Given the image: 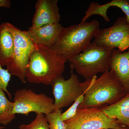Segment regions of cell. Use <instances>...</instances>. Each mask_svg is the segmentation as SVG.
I'll return each instance as SVG.
<instances>
[{
  "label": "cell",
  "mask_w": 129,
  "mask_h": 129,
  "mask_svg": "<svg viewBox=\"0 0 129 129\" xmlns=\"http://www.w3.org/2000/svg\"><path fill=\"white\" fill-rule=\"evenodd\" d=\"M81 86L84 98L78 109L101 108L116 103L127 94L119 81L108 70L99 78L86 79Z\"/></svg>",
  "instance_id": "cell-1"
},
{
  "label": "cell",
  "mask_w": 129,
  "mask_h": 129,
  "mask_svg": "<svg viewBox=\"0 0 129 129\" xmlns=\"http://www.w3.org/2000/svg\"><path fill=\"white\" fill-rule=\"evenodd\" d=\"M67 61L51 48L36 45L26 70V81L51 85L55 80L62 76Z\"/></svg>",
  "instance_id": "cell-2"
},
{
  "label": "cell",
  "mask_w": 129,
  "mask_h": 129,
  "mask_svg": "<svg viewBox=\"0 0 129 129\" xmlns=\"http://www.w3.org/2000/svg\"><path fill=\"white\" fill-rule=\"evenodd\" d=\"M99 22H81L68 27H63L55 44L51 48L68 60L79 54L90 45L99 28Z\"/></svg>",
  "instance_id": "cell-3"
},
{
  "label": "cell",
  "mask_w": 129,
  "mask_h": 129,
  "mask_svg": "<svg viewBox=\"0 0 129 129\" xmlns=\"http://www.w3.org/2000/svg\"><path fill=\"white\" fill-rule=\"evenodd\" d=\"M115 49H109L91 42L84 51L68 59L72 69L86 79L110 69V62Z\"/></svg>",
  "instance_id": "cell-4"
},
{
  "label": "cell",
  "mask_w": 129,
  "mask_h": 129,
  "mask_svg": "<svg viewBox=\"0 0 129 129\" xmlns=\"http://www.w3.org/2000/svg\"><path fill=\"white\" fill-rule=\"evenodd\" d=\"M14 42V51L11 62L7 69L12 75L17 77L23 84L26 83L25 73L31 53L36 45L25 30H22L12 24L6 22Z\"/></svg>",
  "instance_id": "cell-5"
},
{
  "label": "cell",
  "mask_w": 129,
  "mask_h": 129,
  "mask_svg": "<svg viewBox=\"0 0 129 129\" xmlns=\"http://www.w3.org/2000/svg\"><path fill=\"white\" fill-rule=\"evenodd\" d=\"M14 113L28 116L35 112L46 115L55 111L54 99L44 93L37 94L30 89L17 90L14 93Z\"/></svg>",
  "instance_id": "cell-6"
},
{
  "label": "cell",
  "mask_w": 129,
  "mask_h": 129,
  "mask_svg": "<svg viewBox=\"0 0 129 129\" xmlns=\"http://www.w3.org/2000/svg\"><path fill=\"white\" fill-rule=\"evenodd\" d=\"M64 122L67 129H120L125 127L116 119L109 117L101 108H96L78 109L75 115Z\"/></svg>",
  "instance_id": "cell-7"
},
{
  "label": "cell",
  "mask_w": 129,
  "mask_h": 129,
  "mask_svg": "<svg viewBox=\"0 0 129 129\" xmlns=\"http://www.w3.org/2000/svg\"><path fill=\"white\" fill-rule=\"evenodd\" d=\"M92 43L105 48L122 52L129 48V22L125 17H120L109 27L99 29Z\"/></svg>",
  "instance_id": "cell-8"
},
{
  "label": "cell",
  "mask_w": 129,
  "mask_h": 129,
  "mask_svg": "<svg viewBox=\"0 0 129 129\" xmlns=\"http://www.w3.org/2000/svg\"><path fill=\"white\" fill-rule=\"evenodd\" d=\"M71 69V76L69 79L65 80L61 76L51 84L54 98L55 110L70 106L83 93L78 76L74 74L73 69Z\"/></svg>",
  "instance_id": "cell-9"
},
{
  "label": "cell",
  "mask_w": 129,
  "mask_h": 129,
  "mask_svg": "<svg viewBox=\"0 0 129 129\" xmlns=\"http://www.w3.org/2000/svg\"><path fill=\"white\" fill-rule=\"evenodd\" d=\"M57 0H38L35 4V11L32 19L31 27L59 23L60 16Z\"/></svg>",
  "instance_id": "cell-10"
},
{
  "label": "cell",
  "mask_w": 129,
  "mask_h": 129,
  "mask_svg": "<svg viewBox=\"0 0 129 129\" xmlns=\"http://www.w3.org/2000/svg\"><path fill=\"white\" fill-rule=\"evenodd\" d=\"M63 28L60 23H54L36 28L30 27L26 31L36 45L51 48L57 41Z\"/></svg>",
  "instance_id": "cell-11"
},
{
  "label": "cell",
  "mask_w": 129,
  "mask_h": 129,
  "mask_svg": "<svg viewBox=\"0 0 129 129\" xmlns=\"http://www.w3.org/2000/svg\"><path fill=\"white\" fill-rule=\"evenodd\" d=\"M110 71L129 93V48L122 52L114 49L111 57Z\"/></svg>",
  "instance_id": "cell-12"
},
{
  "label": "cell",
  "mask_w": 129,
  "mask_h": 129,
  "mask_svg": "<svg viewBox=\"0 0 129 129\" xmlns=\"http://www.w3.org/2000/svg\"><path fill=\"white\" fill-rule=\"evenodd\" d=\"M113 7L120 8L125 14L126 19L129 22V0H112L102 5L98 3L91 2L81 22L87 21L92 15H98L102 16L105 21L108 22L110 21V19L107 13L109 8Z\"/></svg>",
  "instance_id": "cell-13"
},
{
  "label": "cell",
  "mask_w": 129,
  "mask_h": 129,
  "mask_svg": "<svg viewBox=\"0 0 129 129\" xmlns=\"http://www.w3.org/2000/svg\"><path fill=\"white\" fill-rule=\"evenodd\" d=\"M100 108L109 117L129 129V93L115 104Z\"/></svg>",
  "instance_id": "cell-14"
},
{
  "label": "cell",
  "mask_w": 129,
  "mask_h": 129,
  "mask_svg": "<svg viewBox=\"0 0 129 129\" xmlns=\"http://www.w3.org/2000/svg\"><path fill=\"white\" fill-rule=\"evenodd\" d=\"M14 42L11 33L5 23L0 25V64L7 66L14 55Z\"/></svg>",
  "instance_id": "cell-15"
},
{
  "label": "cell",
  "mask_w": 129,
  "mask_h": 129,
  "mask_svg": "<svg viewBox=\"0 0 129 129\" xmlns=\"http://www.w3.org/2000/svg\"><path fill=\"white\" fill-rule=\"evenodd\" d=\"M13 102L10 101L0 88V124L6 126L15 118Z\"/></svg>",
  "instance_id": "cell-16"
},
{
  "label": "cell",
  "mask_w": 129,
  "mask_h": 129,
  "mask_svg": "<svg viewBox=\"0 0 129 129\" xmlns=\"http://www.w3.org/2000/svg\"><path fill=\"white\" fill-rule=\"evenodd\" d=\"M62 113L61 109H57L45 115L49 129H67L66 123L62 119Z\"/></svg>",
  "instance_id": "cell-17"
},
{
  "label": "cell",
  "mask_w": 129,
  "mask_h": 129,
  "mask_svg": "<svg viewBox=\"0 0 129 129\" xmlns=\"http://www.w3.org/2000/svg\"><path fill=\"white\" fill-rule=\"evenodd\" d=\"M19 129H49V127L45 115L42 114H37L35 119L30 123L20 125Z\"/></svg>",
  "instance_id": "cell-18"
},
{
  "label": "cell",
  "mask_w": 129,
  "mask_h": 129,
  "mask_svg": "<svg viewBox=\"0 0 129 129\" xmlns=\"http://www.w3.org/2000/svg\"><path fill=\"white\" fill-rule=\"evenodd\" d=\"M84 92H83L82 94L75 101L70 107L62 113L61 118L63 120L67 121L75 115L78 109L79 106L84 101Z\"/></svg>",
  "instance_id": "cell-19"
},
{
  "label": "cell",
  "mask_w": 129,
  "mask_h": 129,
  "mask_svg": "<svg viewBox=\"0 0 129 129\" xmlns=\"http://www.w3.org/2000/svg\"><path fill=\"white\" fill-rule=\"evenodd\" d=\"M12 75L8 71L3 68L0 64V88H2L9 97V99H11V94L7 89L9 81L11 80Z\"/></svg>",
  "instance_id": "cell-20"
},
{
  "label": "cell",
  "mask_w": 129,
  "mask_h": 129,
  "mask_svg": "<svg viewBox=\"0 0 129 129\" xmlns=\"http://www.w3.org/2000/svg\"><path fill=\"white\" fill-rule=\"evenodd\" d=\"M11 7V2L9 0H0V8H9Z\"/></svg>",
  "instance_id": "cell-21"
},
{
  "label": "cell",
  "mask_w": 129,
  "mask_h": 129,
  "mask_svg": "<svg viewBox=\"0 0 129 129\" xmlns=\"http://www.w3.org/2000/svg\"><path fill=\"white\" fill-rule=\"evenodd\" d=\"M120 129H129L128 128H127V127H124V128H122Z\"/></svg>",
  "instance_id": "cell-22"
},
{
  "label": "cell",
  "mask_w": 129,
  "mask_h": 129,
  "mask_svg": "<svg viewBox=\"0 0 129 129\" xmlns=\"http://www.w3.org/2000/svg\"><path fill=\"white\" fill-rule=\"evenodd\" d=\"M5 127H0V129H2L4 128Z\"/></svg>",
  "instance_id": "cell-23"
}]
</instances>
